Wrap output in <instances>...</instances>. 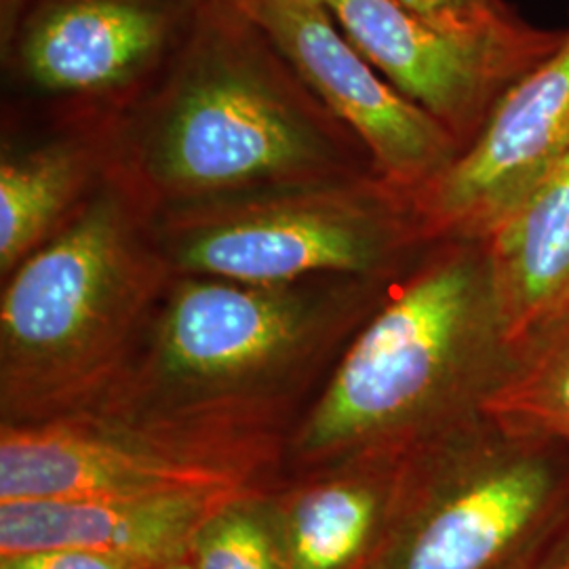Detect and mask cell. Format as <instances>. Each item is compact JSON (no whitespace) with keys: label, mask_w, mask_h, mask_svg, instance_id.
Here are the masks:
<instances>
[{"label":"cell","mask_w":569,"mask_h":569,"mask_svg":"<svg viewBox=\"0 0 569 569\" xmlns=\"http://www.w3.org/2000/svg\"><path fill=\"white\" fill-rule=\"evenodd\" d=\"M114 173L157 218L378 176L363 142L239 0H213L182 53L112 127Z\"/></svg>","instance_id":"obj_1"},{"label":"cell","mask_w":569,"mask_h":569,"mask_svg":"<svg viewBox=\"0 0 569 569\" xmlns=\"http://www.w3.org/2000/svg\"><path fill=\"white\" fill-rule=\"evenodd\" d=\"M395 279L171 274L121 376L89 411L289 437Z\"/></svg>","instance_id":"obj_2"},{"label":"cell","mask_w":569,"mask_h":569,"mask_svg":"<svg viewBox=\"0 0 569 569\" xmlns=\"http://www.w3.org/2000/svg\"><path fill=\"white\" fill-rule=\"evenodd\" d=\"M515 350L481 241H435L399 274L291 428L283 479L409 451L486 413Z\"/></svg>","instance_id":"obj_3"},{"label":"cell","mask_w":569,"mask_h":569,"mask_svg":"<svg viewBox=\"0 0 569 569\" xmlns=\"http://www.w3.org/2000/svg\"><path fill=\"white\" fill-rule=\"evenodd\" d=\"M171 274L154 216L114 173L72 224L0 277V425L98 406Z\"/></svg>","instance_id":"obj_4"},{"label":"cell","mask_w":569,"mask_h":569,"mask_svg":"<svg viewBox=\"0 0 569 569\" xmlns=\"http://www.w3.org/2000/svg\"><path fill=\"white\" fill-rule=\"evenodd\" d=\"M568 519V443L483 413L409 449L366 569H529Z\"/></svg>","instance_id":"obj_5"},{"label":"cell","mask_w":569,"mask_h":569,"mask_svg":"<svg viewBox=\"0 0 569 569\" xmlns=\"http://www.w3.org/2000/svg\"><path fill=\"white\" fill-rule=\"evenodd\" d=\"M154 234L173 274L244 283L395 279L430 244L413 192L380 176L167 211Z\"/></svg>","instance_id":"obj_6"},{"label":"cell","mask_w":569,"mask_h":569,"mask_svg":"<svg viewBox=\"0 0 569 569\" xmlns=\"http://www.w3.org/2000/svg\"><path fill=\"white\" fill-rule=\"evenodd\" d=\"M213 0H0V124L114 127Z\"/></svg>","instance_id":"obj_7"},{"label":"cell","mask_w":569,"mask_h":569,"mask_svg":"<svg viewBox=\"0 0 569 569\" xmlns=\"http://www.w3.org/2000/svg\"><path fill=\"white\" fill-rule=\"evenodd\" d=\"M284 446L281 432L110 411L0 425V502L268 491Z\"/></svg>","instance_id":"obj_8"},{"label":"cell","mask_w":569,"mask_h":569,"mask_svg":"<svg viewBox=\"0 0 569 569\" xmlns=\"http://www.w3.org/2000/svg\"><path fill=\"white\" fill-rule=\"evenodd\" d=\"M346 37L401 96L465 150L510 84L561 44L566 30L528 23L509 34H462L399 0H321Z\"/></svg>","instance_id":"obj_9"},{"label":"cell","mask_w":569,"mask_h":569,"mask_svg":"<svg viewBox=\"0 0 569 569\" xmlns=\"http://www.w3.org/2000/svg\"><path fill=\"white\" fill-rule=\"evenodd\" d=\"M327 110L363 142L376 173L418 192L462 152L367 60L321 0H239Z\"/></svg>","instance_id":"obj_10"},{"label":"cell","mask_w":569,"mask_h":569,"mask_svg":"<svg viewBox=\"0 0 569 569\" xmlns=\"http://www.w3.org/2000/svg\"><path fill=\"white\" fill-rule=\"evenodd\" d=\"M568 154L569 28L510 84L458 159L413 192L428 241H483Z\"/></svg>","instance_id":"obj_11"},{"label":"cell","mask_w":569,"mask_h":569,"mask_svg":"<svg viewBox=\"0 0 569 569\" xmlns=\"http://www.w3.org/2000/svg\"><path fill=\"white\" fill-rule=\"evenodd\" d=\"M239 496L244 493L7 500L0 502V557L81 549L164 568L186 561L204 523Z\"/></svg>","instance_id":"obj_12"},{"label":"cell","mask_w":569,"mask_h":569,"mask_svg":"<svg viewBox=\"0 0 569 569\" xmlns=\"http://www.w3.org/2000/svg\"><path fill=\"white\" fill-rule=\"evenodd\" d=\"M407 453L350 456L270 489L287 569H366L387 540Z\"/></svg>","instance_id":"obj_13"},{"label":"cell","mask_w":569,"mask_h":569,"mask_svg":"<svg viewBox=\"0 0 569 569\" xmlns=\"http://www.w3.org/2000/svg\"><path fill=\"white\" fill-rule=\"evenodd\" d=\"M112 176V127L0 124V277L72 224Z\"/></svg>","instance_id":"obj_14"},{"label":"cell","mask_w":569,"mask_h":569,"mask_svg":"<svg viewBox=\"0 0 569 569\" xmlns=\"http://www.w3.org/2000/svg\"><path fill=\"white\" fill-rule=\"evenodd\" d=\"M512 350L569 317V154L481 241Z\"/></svg>","instance_id":"obj_15"},{"label":"cell","mask_w":569,"mask_h":569,"mask_svg":"<svg viewBox=\"0 0 569 569\" xmlns=\"http://www.w3.org/2000/svg\"><path fill=\"white\" fill-rule=\"evenodd\" d=\"M486 413L569 446V317L515 350Z\"/></svg>","instance_id":"obj_16"},{"label":"cell","mask_w":569,"mask_h":569,"mask_svg":"<svg viewBox=\"0 0 569 569\" xmlns=\"http://www.w3.org/2000/svg\"><path fill=\"white\" fill-rule=\"evenodd\" d=\"M268 493H244L218 510L192 542L190 568L287 569Z\"/></svg>","instance_id":"obj_17"},{"label":"cell","mask_w":569,"mask_h":569,"mask_svg":"<svg viewBox=\"0 0 569 569\" xmlns=\"http://www.w3.org/2000/svg\"><path fill=\"white\" fill-rule=\"evenodd\" d=\"M418 13L462 34H509L526 28L523 20L507 0H399Z\"/></svg>","instance_id":"obj_18"},{"label":"cell","mask_w":569,"mask_h":569,"mask_svg":"<svg viewBox=\"0 0 569 569\" xmlns=\"http://www.w3.org/2000/svg\"><path fill=\"white\" fill-rule=\"evenodd\" d=\"M0 569H159L81 549H53L0 557Z\"/></svg>","instance_id":"obj_19"},{"label":"cell","mask_w":569,"mask_h":569,"mask_svg":"<svg viewBox=\"0 0 569 569\" xmlns=\"http://www.w3.org/2000/svg\"><path fill=\"white\" fill-rule=\"evenodd\" d=\"M529 569H569V519L550 538Z\"/></svg>","instance_id":"obj_20"},{"label":"cell","mask_w":569,"mask_h":569,"mask_svg":"<svg viewBox=\"0 0 569 569\" xmlns=\"http://www.w3.org/2000/svg\"><path fill=\"white\" fill-rule=\"evenodd\" d=\"M159 569H192L190 568V563H188V559L186 561H180V563H171V566H164V568Z\"/></svg>","instance_id":"obj_21"}]
</instances>
